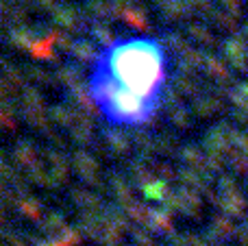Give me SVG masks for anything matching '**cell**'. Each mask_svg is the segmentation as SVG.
<instances>
[{
  "mask_svg": "<svg viewBox=\"0 0 248 246\" xmlns=\"http://www.w3.org/2000/svg\"><path fill=\"white\" fill-rule=\"evenodd\" d=\"M94 65L109 74L120 87L159 105L168 78L166 48L155 37L116 39L96 55Z\"/></svg>",
  "mask_w": 248,
  "mask_h": 246,
  "instance_id": "obj_1",
  "label": "cell"
},
{
  "mask_svg": "<svg viewBox=\"0 0 248 246\" xmlns=\"http://www.w3.org/2000/svg\"><path fill=\"white\" fill-rule=\"evenodd\" d=\"M87 90L100 116L111 126H128V129L144 126L153 120L159 109V105L140 98L120 87L105 70H100L94 63H92L90 78H87Z\"/></svg>",
  "mask_w": 248,
  "mask_h": 246,
  "instance_id": "obj_2",
  "label": "cell"
}]
</instances>
